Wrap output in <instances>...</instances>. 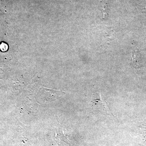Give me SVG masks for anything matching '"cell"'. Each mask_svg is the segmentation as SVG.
Here are the masks:
<instances>
[{
  "mask_svg": "<svg viewBox=\"0 0 146 146\" xmlns=\"http://www.w3.org/2000/svg\"><path fill=\"white\" fill-rule=\"evenodd\" d=\"M91 98L92 104L94 108L99 109L108 115L114 116L110 109L107 103L102 97L101 92L99 89H97L93 91Z\"/></svg>",
  "mask_w": 146,
  "mask_h": 146,
  "instance_id": "cell-1",
  "label": "cell"
},
{
  "mask_svg": "<svg viewBox=\"0 0 146 146\" xmlns=\"http://www.w3.org/2000/svg\"><path fill=\"white\" fill-rule=\"evenodd\" d=\"M38 91V94L40 95L42 98L46 101H52L55 100L58 97L61 96L62 93L64 92L61 91H55L53 89L46 88H41Z\"/></svg>",
  "mask_w": 146,
  "mask_h": 146,
  "instance_id": "cell-2",
  "label": "cell"
},
{
  "mask_svg": "<svg viewBox=\"0 0 146 146\" xmlns=\"http://www.w3.org/2000/svg\"><path fill=\"white\" fill-rule=\"evenodd\" d=\"M8 49V46L7 44L2 42L0 44V50L2 52H6Z\"/></svg>",
  "mask_w": 146,
  "mask_h": 146,
  "instance_id": "cell-3",
  "label": "cell"
},
{
  "mask_svg": "<svg viewBox=\"0 0 146 146\" xmlns=\"http://www.w3.org/2000/svg\"><path fill=\"white\" fill-rule=\"evenodd\" d=\"M107 8V7H106V6L105 5L103 6L102 9V13H103V16H104V17H105L106 15H108V11L107 10H106V9Z\"/></svg>",
  "mask_w": 146,
  "mask_h": 146,
  "instance_id": "cell-4",
  "label": "cell"
}]
</instances>
